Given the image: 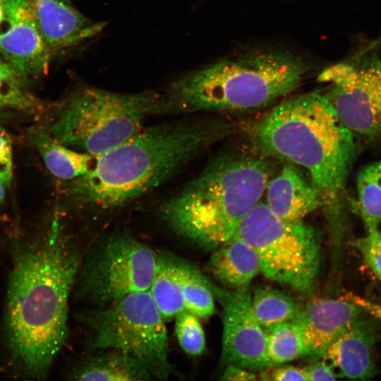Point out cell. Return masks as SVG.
<instances>
[{
  "instance_id": "cell-1",
  "label": "cell",
  "mask_w": 381,
  "mask_h": 381,
  "mask_svg": "<svg viewBox=\"0 0 381 381\" xmlns=\"http://www.w3.org/2000/svg\"><path fill=\"white\" fill-rule=\"evenodd\" d=\"M4 340L20 375L44 379L68 337V301L82 264L58 218L11 250Z\"/></svg>"
},
{
  "instance_id": "cell-2",
  "label": "cell",
  "mask_w": 381,
  "mask_h": 381,
  "mask_svg": "<svg viewBox=\"0 0 381 381\" xmlns=\"http://www.w3.org/2000/svg\"><path fill=\"white\" fill-rule=\"evenodd\" d=\"M231 128L225 122L191 120L144 127L95 157L85 174L69 181L71 194L90 212L118 209L164 183Z\"/></svg>"
},
{
  "instance_id": "cell-3",
  "label": "cell",
  "mask_w": 381,
  "mask_h": 381,
  "mask_svg": "<svg viewBox=\"0 0 381 381\" xmlns=\"http://www.w3.org/2000/svg\"><path fill=\"white\" fill-rule=\"evenodd\" d=\"M315 61L277 42L247 44L175 77L162 93L164 112H248L296 90Z\"/></svg>"
},
{
  "instance_id": "cell-4",
  "label": "cell",
  "mask_w": 381,
  "mask_h": 381,
  "mask_svg": "<svg viewBox=\"0 0 381 381\" xmlns=\"http://www.w3.org/2000/svg\"><path fill=\"white\" fill-rule=\"evenodd\" d=\"M253 139L260 154L305 169L327 205L339 202L356 142L324 90L292 96L275 105L255 124Z\"/></svg>"
},
{
  "instance_id": "cell-5",
  "label": "cell",
  "mask_w": 381,
  "mask_h": 381,
  "mask_svg": "<svg viewBox=\"0 0 381 381\" xmlns=\"http://www.w3.org/2000/svg\"><path fill=\"white\" fill-rule=\"evenodd\" d=\"M267 157L237 151L218 155L162 205V218L181 237L217 248L235 235L265 193L272 176Z\"/></svg>"
},
{
  "instance_id": "cell-6",
  "label": "cell",
  "mask_w": 381,
  "mask_h": 381,
  "mask_svg": "<svg viewBox=\"0 0 381 381\" xmlns=\"http://www.w3.org/2000/svg\"><path fill=\"white\" fill-rule=\"evenodd\" d=\"M161 113L162 93H119L82 85L59 105L50 133L69 147L97 157L139 133L147 119Z\"/></svg>"
},
{
  "instance_id": "cell-7",
  "label": "cell",
  "mask_w": 381,
  "mask_h": 381,
  "mask_svg": "<svg viewBox=\"0 0 381 381\" xmlns=\"http://www.w3.org/2000/svg\"><path fill=\"white\" fill-rule=\"evenodd\" d=\"M256 253L260 272L270 280L306 293L314 286L320 267V236L303 220L286 222L259 202L236 234Z\"/></svg>"
},
{
  "instance_id": "cell-8",
  "label": "cell",
  "mask_w": 381,
  "mask_h": 381,
  "mask_svg": "<svg viewBox=\"0 0 381 381\" xmlns=\"http://www.w3.org/2000/svg\"><path fill=\"white\" fill-rule=\"evenodd\" d=\"M92 349H114L142 362L155 379L173 372L164 319L148 290L125 295L87 313Z\"/></svg>"
},
{
  "instance_id": "cell-9",
  "label": "cell",
  "mask_w": 381,
  "mask_h": 381,
  "mask_svg": "<svg viewBox=\"0 0 381 381\" xmlns=\"http://www.w3.org/2000/svg\"><path fill=\"white\" fill-rule=\"evenodd\" d=\"M158 255L130 234L108 237L82 261L80 295L103 306L128 294L148 290Z\"/></svg>"
},
{
  "instance_id": "cell-10",
  "label": "cell",
  "mask_w": 381,
  "mask_h": 381,
  "mask_svg": "<svg viewBox=\"0 0 381 381\" xmlns=\"http://www.w3.org/2000/svg\"><path fill=\"white\" fill-rule=\"evenodd\" d=\"M341 123L354 138L381 135V54L357 52L350 59L327 66L318 74Z\"/></svg>"
},
{
  "instance_id": "cell-11",
  "label": "cell",
  "mask_w": 381,
  "mask_h": 381,
  "mask_svg": "<svg viewBox=\"0 0 381 381\" xmlns=\"http://www.w3.org/2000/svg\"><path fill=\"white\" fill-rule=\"evenodd\" d=\"M212 291L224 310L222 361L251 371L269 368L265 329L253 313L248 287L224 291L212 286Z\"/></svg>"
},
{
  "instance_id": "cell-12",
  "label": "cell",
  "mask_w": 381,
  "mask_h": 381,
  "mask_svg": "<svg viewBox=\"0 0 381 381\" xmlns=\"http://www.w3.org/2000/svg\"><path fill=\"white\" fill-rule=\"evenodd\" d=\"M6 30H0V54L23 78L47 73L54 55L42 39L25 0H4Z\"/></svg>"
},
{
  "instance_id": "cell-13",
  "label": "cell",
  "mask_w": 381,
  "mask_h": 381,
  "mask_svg": "<svg viewBox=\"0 0 381 381\" xmlns=\"http://www.w3.org/2000/svg\"><path fill=\"white\" fill-rule=\"evenodd\" d=\"M47 47L53 53L79 47L99 36L107 23L87 18L72 0H25Z\"/></svg>"
},
{
  "instance_id": "cell-14",
  "label": "cell",
  "mask_w": 381,
  "mask_h": 381,
  "mask_svg": "<svg viewBox=\"0 0 381 381\" xmlns=\"http://www.w3.org/2000/svg\"><path fill=\"white\" fill-rule=\"evenodd\" d=\"M379 323L364 311L329 346L322 358L341 377L360 380L373 378L377 372L374 350L380 337Z\"/></svg>"
},
{
  "instance_id": "cell-15",
  "label": "cell",
  "mask_w": 381,
  "mask_h": 381,
  "mask_svg": "<svg viewBox=\"0 0 381 381\" xmlns=\"http://www.w3.org/2000/svg\"><path fill=\"white\" fill-rule=\"evenodd\" d=\"M364 310L344 298H315L302 308L300 325L307 356L322 358L329 346Z\"/></svg>"
},
{
  "instance_id": "cell-16",
  "label": "cell",
  "mask_w": 381,
  "mask_h": 381,
  "mask_svg": "<svg viewBox=\"0 0 381 381\" xmlns=\"http://www.w3.org/2000/svg\"><path fill=\"white\" fill-rule=\"evenodd\" d=\"M265 193L267 207L286 222L301 221L313 211L327 205L322 193L312 180L289 162L270 178Z\"/></svg>"
},
{
  "instance_id": "cell-17",
  "label": "cell",
  "mask_w": 381,
  "mask_h": 381,
  "mask_svg": "<svg viewBox=\"0 0 381 381\" xmlns=\"http://www.w3.org/2000/svg\"><path fill=\"white\" fill-rule=\"evenodd\" d=\"M209 268L222 284L232 289L248 286L260 272L256 253L236 234L214 249Z\"/></svg>"
},
{
  "instance_id": "cell-18",
  "label": "cell",
  "mask_w": 381,
  "mask_h": 381,
  "mask_svg": "<svg viewBox=\"0 0 381 381\" xmlns=\"http://www.w3.org/2000/svg\"><path fill=\"white\" fill-rule=\"evenodd\" d=\"M71 373L73 380L130 381L150 380L155 377L139 360L114 349L96 350Z\"/></svg>"
},
{
  "instance_id": "cell-19",
  "label": "cell",
  "mask_w": 381,
  "mask_h": 381,
  "mask_svg": "<svg viewBox=\"0 0 381 381\" xmlns=\"http://www.w3.org/2000/svg\"><path fill=\"white\" fill-rule=\"evenodd\" d=\"M33 143L50 173L61 180L82 176L95 162V157L61 143L47 132L35 133Z\"/></svg>"
},
{
  "instance_id": "cell-20",
  "label": "cell",
  "mask_w": 381,
  "mask_h": 381,
  "mask_svg": "<svg viewBox=\"0 0 381 381\" xmlns=\"http://www.w3.org/2000/svg\"><path fill=\"white\" fill-rule=\"evenodd\" d=\"M148 291L164 320L175 318L186 311L175 255L168 253L158 254L155 271Z\"/></svg>"
},
{
  "instance_id": "cell-21",
  "label": "cell",
  "mask_w": 381,
  "mask_h": 381,
  "mask_svg": "<svg viewBox=\"0 0 381 381\" xmlns=\"http://www.w3.org/2000/svg\"><path fill=\"white\" fill-rule=\"evenodd\" d=\"M357 212L365 232L379 229L381 224V159L360 169L356 179Z\"/></svg>"
},
{
  "instance_id": "cell-22",
  "label": "cell",
  "mask_w": 381,
  "mask_h": 381,
  "mask_svg": "<svg viewBox=\"0 0 381 381\" xmlns=\"http://www.w3.org/2000/svg\"><path fill=\"white\" fill-rule=\"evenodd\" d=\"M176 267L186 311L198 318H210L215 310L212 286L190 262L176 257Z\"/></svg>"
},
{
  "instance_id": "cell-23",
  "label": "cell",
  "mask_w": 381,
  "mask_h": 381,
  "mask_svg": "<svg viewBox=\"0 0 381 381\" xmlns=\"http://www.w3.org/2000/svg\"><path fill=\"white\" fill-rule=\"evenodd\" d=\"M253 313L264 328L295 321L302 309L290 296L275 288L261 286L251 295Z\"/></svg>"
},
{
  "instance_id": "cell-24",
  "label": "cell",
  "mask_w": 381,
  "mask_h": 381,
  "mask_svg": "<svg viewBox=\"0 0 381 381\" xmlns=\"http://www.w3.org/2000/svg\"><path fill=\"white\" fill-rule=\"evenodd\" d=\"M265 329L270 367L308 355L302 330L296 321L279 323Z\"/></svg>"
},
{
  "instance_id": "cell-25",
  "label": "cell",
  "mask_w": 381,
  "mask_h": 381,
  "mask_svg": "<svg viewBox=\"0 0 381 381\" xmlns=\"http://www.w3.org/2000/svg\"><path fill=\"white\" fill-rule=\"evenodd\" d=\"M23 80L13 71L0 70V109H35V99L25 90Z\"/></svg>"
},
{
  "instance_id": "cell-26",
  "label": "cell",
  "mask_w": 381,
  "mask_h": 381,
  "mask_svg": "<svg viewBox=\"0 0 381 381\" xmlns=\"http://www.w3.org/2000/svg\"><path fill=\"white\" fill-rule=\"evenodd\" d=\"M175 318V332L181 349L190 356L202 354L205 349V337L198 318L184 311Z\"/></svg>"
},
{
  "instance_id": "cell-27",
  "label": "cell",
  "mask_w": 381,
  "mask_h": 381,
  "mask_svg": "<svg viewBox=\"0 0 381 381\" xmlns=\"http://www.w3.org/2000/svg\"><path fill=\"white\" fill-rule=\"evenodd\" d=\"M354 244L368 268L381 282V231L366 233L356 239Z\"/></svg>"
},
{
  "instance_id": "cell-28",
  "label": "cell",
  "mask_w": 381,
  "mask_h": 381,
  "mask_svg": "<svg viewBox=\"0 0 381 381\" xmlns=\"http://www.w3.org/2000/svg\"><path fill=\"white\" fill-rule=\"evenodd\" d=\"M13 175V153L10 137L0 126V181L6 186L11 183Z\"/></svg>"
},
{
  "instance_id": "cell-29",
  "label": "cell",
  "mask_w": 381,
  "mask_h": 381,
  "mask_svg": "<svg viewBox=\"0 0 381 381\" xmlns=\"http://www.w3.org/2000/svg\"><path fill=\"white\" fill-rule=\"evenodd\" d=\"M308 380H334L341 376L326 360L316 361L303 368Z\"/></svg>"
},
{
  "instance_id": "cell-30",
  "label": "cell",
  "mask_w": 381,
  "mask_h": 381,
  "mask_svg": "<svg viewBox=\"0 0 381 381\" xmlns=\"http://www.w3.org/2000/svg\"><path fill=\"white\" fill-rule=\"evenodd\" d=\"M262 376H263V380L276 381H307L303 368L292 365H284L276 368L271 373L264 372Z\"/></svg>"
},
{
  "instance_id": "cell-31",
  "label": "cell",
  "mask_w": 381,
  "mask_h": 381,
  "mask_svg": "<svg viewBox=\"0 0 381 381\" xmlns=\"http://www.w3.org/2000/svg\"><path fill=\"white\" fill-rule=\"evenodd\" d=\"M343 298L356 303L365 313L381 322V303L372 301L368 298L351 293L346 294Z\"/></svg>"
},
{
  "instance_id": "cell-32",
  "label": "cell",
  "mask_w": 381,
  "mask_h": 381,
  "mask_svg": "<svg viewBox=\"0 0 381 381\" xmlns=\"http://www.w3.org/2000/svg\"><path fill=\"white\" fill-rule=\"evenodd\" d=\"M222 380H256V375L251 370L235 365H226V368L222 373Z\"/></svg>"
},
{
  "instance_id": "cell-33",
  "label": "cell",
  "mask_w": 381,
  "mask_h": 381,
  "mask_svg": "<svg viewBox=\"0 0 381 381\" xmlns=\"http://www.w3.org/2000/svg\"><path fill=\"white\" fill-rule=\"evenodd\" d=\"M381 49V35L374 39L373 41L367 44L365 47L360 49L358 52H363L370 50H378Z\"/></svg>"
},
{
  "instance_id": "cell-34",
  "label": "cell",
  "mask_w": 381,
  "mask_h": 381,
  "mask_svg": "<svg viewBox=\"0 0 381 381\" xmlns=\"http://www.w3.org/2000/svg\"><path fill=\"white\" fill-rule=\"evenodd\" d=\"M6 20V11L4 0H0V27Z\"/></svg>"
},
{
  "instance_id": "cell-35",
  "label": "cell",
  "mask_w": 381,
  "mask_h": 381,
  "mask_svg": "<svg viewBox=\"0 0 381 381\" xmlns=\"http://www.w3.org/2000/svg\"><path fill=\"white\" fill-rule=\"evenodd\" d=\"M6 186L0 181V204L4 201L6 195Z\"/></svg>"
},
{
  "instance_id": "cell-36",
  "label": "cell",
  "mask_w": 381,
  "mask_h": 381,
  "mask_svg": "<svg viewBox=\"0 0 381 381\" xmlns=\"http://www.w3.org/2000/svg\"><path fill=\"white\" fill-rule=\"evenodd\" d=\"M0 70L15 71L6 61H4L1 59H0Z\"/></svg>"
}]
</instances>
